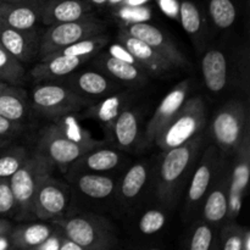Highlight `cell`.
Segmentation results:
<instances>
[{
    "label": "cell",
    "mask_w": 250,
    "mask_h": 250,
    "mask_svg": "<svg viewBox=\"0 0 250 250\" xmlns=\"http://www.w3.org/2000/svg\"><path fill=\"white\" fill-rule=\"evenodd\" d=\"M102 141L94 139L87 129L82 128L75 119L62 116L41 133L37 151L45 156L62 172L82 158L87 151L103 146Z\"/></svg>",
    "instance_id": "6da1fadb"
},
{
    "label": "cell",
    "mask_w": 250,
    "mask_h": 250,
    "mask_svg": "<svg viewBox=\"0 0 250 250\" xmlns=\"http://www.w3.org/2000/svg\"><path fill=\"white\" fill-rule=\"evenodd\" d=\"M205 143L204 133H199L182 146L164 151L156 170V197L166 208L175 207L186 180L194 168Z\"/></svg>",
    "instance_id": "7a4b0ae2"
},
{
    "label": "cell",
    "mask_w": 250,
    "mask_h": 250,
    "mask_svg": "<svg viewBox=\"0 0 250 250\" xmlns=\"http://www.w3.org/2000/svg\"><path fill=\"white\" fill-rule=\"evenodd\" d=\"M63 237L84 250H114L117 241L111 225L94 214H77L53 220Z\"/></svg>",
    "instance_id": "3957f363"
},
{
    "label": "cell",
    "mask_w": 250,
    "mask_h": 250,
    "mask_svg": "<svg viewBox=\"0 0 250 250\" xmlns=\"http://www.w3.org/2000/svg\"><path fill=\"white\" fill-rule=\"evenodd\" d=\"M211 131L214 144L224 158L236 155L249 131L247 106L238 100L226 103L215 112L211 120Z\"/></svg>",
    "instance_id": "277c9868"
},
{
    "label": "cell",
    "mask_w": 250,
    "mask_h": 250,
    "mask_svg": "<svg viewBox=\"0 0 250 250\" xmlns=\"http://www.w3.org/2000/svg\"><path fill=\"white\" fill-rule=\"evenodd\" d=\"M55 166L41 153L29 154L21 167L9 178L10 187L16 202L19 219L34 216L33 199L42 180L53 173Z\"/></svg>",
    "instance_id": "5b68a950"
},
{
    "label": "cell",
    "mask_w": 250,
    "mask_h": 250,
    "mask_svg": "<svg viewBox=\"0 0 250 250\" xmlns=\"http://www.w3.org/2000/svg\"><path fill=\"white\" fill-rule=\"evenodd\" d=\"M207 125V105L200 97H193L186 100L182 109L155 137L154 143L163 149L182 146L202 133Z\"/></svg>",
    "instance_id": "8992f818"
},
{
    "label": "cell",
    "mask_w": 250,
    "mask_h": 250,
    "mask_svg": "<svg viewBox=\"0 0 250 250\" xmlns=\"http://www.w3.org/2000/svg\"><path fill=\"white\" fill-rule=\"evenodd\" d=\"M92 104L93 100L81 97L67 85L56 81L39 82L31 93L32 107L49 119L67 116Z\"/></svg>",
    "instance_id": "52a82bcc"
},
{
    "label": "cell",
    "mask_w": 250,
    "mask_h": 250,
    "mask_svg": "<svg viewBox=\"0 0 250 250\" xmlns=\"http://www.w3.org/2000/svg\"><path fill=\"white\" fill-rule=\"evenodd\" d=\"M105 29L106 27L104 22L93 16L78 21L48 26V29L42 33L41 37L38 53L39 61L71 44L103 36Z\"/></svg>",
    "instance_id": "ba28073f"
},
{
    "label": "cell",
    "mask_w": 250,
    "mask_h": 250,
    "mask_svg": "<svg viewBox=\"0 0 250 250\" xmlns=\"http://www.w3.org/2000/svg\"><path fill=\"white\" fill-rule=\"evenodd\" d=\"M224 156L215 144H209L195 163L186 195V214L193 215L203 204L205 195L214 185L222 165Z\"/></svg>",
    "instance_id": "9c48e42d"
},
{
    "label": "cell",
    "mask_w": 250,
    "mask_h": 250,
    "mask_svg": "<svg viewBox=\"0 0 250 250\" xmlns=\"http://www.w3.org/2000/svg\"><path fill=\"white\" fill-rule=\"evenodd\" d=\"M67 187L48 176L43 178L36 190L33 199V215L42 221L55 220L63 216L68 205Z\"/></svg>",
    "instance_id": "30bf717a"
},
{
    "label": "cell",
    "mask_w": 250,
    "mask_h": 250,
    "mask_svg": "<svg viewBox=\"0 0 250 250\" xmlns=\"http://www.w3.org/2000/svg\"><path fill=\"white\" fill-rule=\"evenodd\" d=\"M234 163L229 167L231 180H229V216L227 222L236 219L242 209L244 193L249 183L250 176V136L249 131L244 136L241 146L233 156Z\"/></svg>",
    "instance_id": "8fae6325"
},
{
    "label": "cell",
    "mask_w": 250,
    "mask_h": 250,
    "mask_svg": "<svg viewBox=\"0 0 250 250\" xmlns=\"http://www.w3.org/2000/svg\"><path fill=\"white\" fill-rule=\"evenodd\" d=\"M229 180V167L224 164L214 185L203 200V220L214 227H219L227 221Z\"/></svg>",
    "instance_id": "7c38bea8"
},
{
    "label": "cell",
    "mask_w": 250,
    "mask_h": 250,
    "mask_svg": "<svg viewBox=\"0 0 250 250\" xmlns=\"http://www.w3.org/2000/svg\"><path fill=\"white\" fill-rule=\"evenodd\" d=\"M122 29L151 46L175 67L187 66L188 62L185 55L176 48L171 39L154 24L146 23V22H133L125 26Z\"/></svg>",
    "instance_id": "4fadbf2b"
},
{
    "label": "cell",
    "mask_w": 250,
    "mask_h": 250,
    "mask_svg": "<svg viewBox=\"0 0 250 250\" xmlns=\"http://www.w3.org/2000/svg\"><path fill=\"white\" fill-rule=\"evenodd\" d=\"M189 88V80L182 81L172 90H170L165 95V98L161 100L159 106L154 111L151 119L146 124V132H144L146 143H154L155 137L163 131L164 127L182 109L186 100L188 99Z\"/></svg>",
    "instance_id": "5bb4252c"
},
{
    "label": "cell",
    "mask_w": 250,
    "mask_h": 250,
    "mask_svg": "<svg viewBox=\"0 0 250 250\" xmlns=\"http://www.w3.org/2000/svg\"><path fill=\"white\" fill-rule=\"evenodd\" d=\"M60 83L67 85L81 97L90 100L105 98L120 89V85L116 81L110 78L105 73L93 70L81 71V72L75 71L70 76L63 78L62 82Z\"/></svg>",
    "instance_id": "9a60e30c"
},
{
    "label": "cell",
    "mask_w": 250,
    "mask_h": 250,
    "mask_svg": "<svg viewBox=\"0 0 250 250\" xmlns=\"http://www.w3.org/2000/svg\"><path fill=\"white\" fill-rule=\"evenodd\" d=\"M41 37L42 33L36 28L20 31L2 27L0 31V44L10 55L24 65L38 58Z\"/></svg>",
    "instance_id": "2e32d148"
},
{
    "label": "cell",
    "mask_w": 250,
    "mask_h": 250,
    "mask_svg": "<svg viewBox=\"0 0 250 250\" xmlns=\"http://www.w3.org/2000/svg\"><path fill=\"white\" fill-rule=\"evenodd\" d=\"M117 39H119V43L132 54L134 60L146 72H150L153 75H164L175 67L151 46L142 42L141 39L128 34L125 29L119 32Z\"/></svg>",
    "instance_id": "e0dca14e"
},
{
    "label": "cell",
    "mask_w": 250,
    "mask_h": 250,
    "mask_svg": "<svg viewBox=\"0 0 250 250\" xmlns=\"http://www.w3.org/2000/svg\"><path fill=\"white\" fill-rule=\"evenodd\" d=\"M92 4L87 0H49L42 4V22L46 26L90 17Z\"/></svg>",
    "instance_id": "ac0fdd59"
},
{
    "label": "cell",
    "mask_w": 250,
    "mask_h": 250,
    "mask_svg": "<svg viewBox=\"0 0 250 250\" xmlns=\"http://www.w3.org/2000/svg\"><path fill=\"white\" fill-rule=\"evenodd\" d=\"M202 73L205 87L212 94H220L227 88L229 80V65L221 49L210 48L202 59Z\"/></svg>",
    "instance_id": "d6986e66"
},
{
    "label": "cell",
    "mask_w": 250,
    "mask_h": 250,
    "mask_svg": "<svg viewBox=\"0 0 250 250\" xmlns=\"http://www.w3.org/2000/svg\"><path fill=\"white\" fill-rule=\"evenodd\" d=\"M122 163V155L117 149L107 148L105 144L90 149L67 170V173L95 172L109 173Z\"/></svg>",
    "instance_id": "ffe728a7"
},
{
    "label": "cell",
    "mask_w": 250,
    "mask_h": 250,
    "mask_svg": "<svg viewBox=\"0 0 250 250\" xmlns=\"http://www.w3.org/2000/svg\"><path fill=\"white\" fill-rule=\"evenodd\" d=\"M81 195L92 200H105L115 195L117 181L109 173L77 172L68 173Z\"/></svg>",
    "instance_id": "44dd1931"
},
{
    "label": "cell",
    "mask_w": 250,
    "mask_h": 250,
    "mask_svg": "<svg viewBox=\"0 0 250 250\" xmlns=\"http://www.w3.org/2000/svg\"><path fill=\"white\" fill-rule=\"evenodd\" d=\"M4 27L29 31L37 28L42 21V4L36 2L0 1Z\"/></svg>",
    "instance_id": "7402d4cb"
},
{
    "label": "cell",
    "mask_w": 250,
    "mask_h": 250,
    "mask_svg": "<svg viewBox=\"0 0 250 250\" xmlns=\"http://www.w3.org/2000/svg\"><path fill=\"white\" fill-rule=\"evenodd\" d=\"M149 164L146 161H138L132 164L125 172L124 177L117 182L116 193L120 204L129 208L138 200L148 183Z\"/></svg>",
    "instance_id": "603a6c76"
},
{
    "label": "cell",
    "mask_w": 250,
    "mask_h": 250,
    "mask_svg": "<svg viewBox=\"0 0 250 250\" xmlns=\"http://www.w3.org/2000/svg\"><path fill=\"white\" fill-rule=\"evenodd\" d=\"M89 60L84 56H76V58H63V56H50L32 67L31 77L36 82H50V81L63 80L81 66Z\"/></svg>",
    "instance_id": "cb8c5ba5"
},
{
    "label": "cell",
    "mask_w": 250,
    "mask_h": 250,
    "mask_svg": "<svg viewBox=\"0 0 250 250\" xmlns=\"http://www.w3.org/2000/svg\"><path fill=\"white\" fill-rule=\"evenodd\" d=\"M139 128H141V116L137 110L128 106L120 112L110 127L107 136L119 149L131 150L138 143L141 136Z\"/></svg>",
    "instance_id": "d4e9b609"
},
{
    "label": "cell",
    "mask_w": 250,
    "mask_h": 250,
    "mask_svg": "<svg viewBox=\"0 0 250 250\" xmlns=\"http://www.w3.org/2000/svg\"><path fill=\"white\" fill-rule=\"evenodd\" d=\"M97 66L103 73L109 76L117 83H131L142 84L146 81V71L137 63L127 62L121 59L114 58L109 53L98 55Z\"/></svg>",
    "instance_id": "484cf974"
},
{
    "label": "cell",
    "mask_w": 250,
    "mask_h": 250,
    "mask_svg": "<svg viewBox=\"0 0 250 250\" xmlns=\"http://www.w3.org/2000/svg\"><path fill=\"white\" fill-rule=\"evenodd\" d=\"M0 115L20 124L28 117V98L19 85L5 84L0 88Z\"/></svg>",
    "instance_id": "4316f807"
},
{
    "label": "cell",
    "mask_w": 250,
    "mask_h": 250,
    "mask_svg": "<svg viewBox=\"0 0 250 250\" xmlns=\"http://www.w3.org/2000/svg\"><path fill=\"white\" fill-rule=\"evenodd\" d=\"M55 229L46 224L36 222L26 224L11 229L9 233V241L12 247L20 250H31L48 239Z\"/></svg>",
    "instance_id": "83f0119b"
},
{
    "label": "cell",
    "mask_w": 250,
    "mask_h": 250,
    "mask_svg": "<svg viewBox=\"0 0 250 250\" xmlns=\"http://www.w3.org/2000/svg\"><path fill=\"white\" fill-rule=\"evenodd\" d=\"M126 107H128L126 94H110L100 104L94 105L90 112L93 117L99 120L103 126H105L107 133L120 112L124 111Z\"/></svg>",
    "instance_id": "f1b7e54d"
},
{
    "label": "cell",
    "mask_w": 250,
    "mask_h": 250,
    "mask_svg": "<svg viewBox=\"0 0 250 250\" xmlns=\"http://www.w3.org/2000/svg\"><path fill=\"white\" fill-rule=\"evenodd\" d=\"M216 227L204 220L193 225L190 233L186 241L183 250H214L217 241Z\"/></svg>",
    "instance_id": "f546056e"
},
{
    "label": "cell",
    "mask_w": 250,
    "mask_h": 250,
    "mask_svg": "<svg viewBox=\"0 0 250 250\" xmlns=\"http://www.w3.org/2000/svg\"><path fill=\"white\" fill-rule=\"evenodd\" d=\"M208 11L212 23L219 29H229L237 20V7L233 0H209Z\"/></svg>",
    "instance_id": "4dcf8cb0"
},
{
    "label": "cell",
    "mask_w": 250,
    "mask_h": 250,
    "mask_svg": "<svg viewBox=\"0 0 250 250\" xmlns=\"http://www.w3.org/2000/svg\"><path fill=\"white\" fill-rule=\"evenodd\" d=\"M29 153L24 146H5L0 148V178H10L28 158Z\"/></svg>",
    "instance_id": "1f68e13d"
},
{
    "label": "cell",
    "mask_w": 250,
    "mask_h": 250,
    "mask_svg": "<svg viewBox=\"0 0 250 250\" xmlns=\"http://www.w3.org/2000/svg\"><path fill=\"white\" fill-rule=\"evenodd\" d=\"M26 77L24 65L10 55L0 44V81L6 84L21 85Z\"/></svg>",
    "instance_id": "d6a6232c"
},
{
    "label": "cell",
    "mask_w": 250,
    "mask_h": 250,
    "mask_svg": "<svg viewBox=\"0 0 250 250\" xmlns=\"http://www.w3.org/2000/svg\"><path fill=\"white\" fill-rule=\"evenodd\" d=\"M180 21L183 29L190 36V38H198L202 36L203 31V19L199 9L194 2L189 0H185L178 7Z\"/></svg>",
    "instance_id": "836d02e7"
},
{
    "label": "cell",
    "mask_w": 250,
    "mask_h": 250,
    "mask_svg": "<svg viewBox=\"0 0 250 250\" xmlns=\"http://www.w3.org/2000/svg\"><path fill=\"white\" fill-rule=\"evenodd\" d=\"M247 229L229 221L222 226L221 231L217 234L219 239V250H243L244 232Z\"/></svg>",
    "instance_id": "e575fe53"
},
{
    "label": "cell",
    "mask_w": 250,
    "mask_h": 250,
    "mask_svg": "<svg viewBox=\"0 0 250 250\" xmlns=\"http://www.w3.org/2000/svg\"><path fill=\"white\" fill-rule=\"evenodd\" d=\"M166 214L159 209H149L144 212L138 221V229L141 233L146 236L158 233L165 227Z\"/></svg>",
    "instance_id": "d590c367"
},
{
    "label": "cell",
    "mask_w": 250,
    "mask_h": 250,
    "mask_svg": "<svg viewBox=\"0 0 250 250\" xmlns=\"http://www.w3.org/2000/svg\"><path fill=\"white\" fill-rule=\"evenodd\" d=\"M16 214V202L9 178H0V216Z\"/></svg>",
    "instance_id": "8d00e7d4"
},
{
    "label": "cell",
    "mask_w": 250,
    "mask_h": 250,
    "mask_svg": "<svg viewBox=\"0 0 250 250\" xmlns=\"http://www.w3.org/2000/svg\"><path fill=\"white\" fill-rule=\"evenodd\" d=\"M23 129V124L11 121L0 115V138L12 139Z\"/></svg>",
    "instance_id": "74e56055"
},
{
    "label": "cell",
    "mask_w": 250,
    "mask_h": 250,
    "mask_svg": "<svg viewBox=\"0 0 250 250\" xmlns=\"http://www.w3.org/2000/svg\"><path fill=\"white\" fill-rule=\"evenodd\" d=\"M107 53L110 54V55H112L114 58H117V59H121V60L124 61H127V62H131V63H137L138 65V62H137L136 60H134V58L132 56V54L129 53L128 50H127L125 46H122L121 44H114V45H111L109 48V50H107Z\"/></svg>",
    "instance_id": "f35d334b"
},
{
    "label": "cell",
    "mask_w": 250,
    "mask_h": 250,
    "mask_svg": "<svg viewBox=\"0 0 250 250\" xmlns=\"http://www.w3.org/2000/svg\"><path fill=\"white\" fill-rule=\"evenodd\" d=\"M61 239H62V233H56L54 232L48 239L43 242L42 244H39L38 247L36 248L31 249V250H59L60 249V244H61Z\"/></svg>",
    "instance_id": "ab89813d"
},
{
    "label": "cell",
    "mask_w": 250,
    "mask_h": 250,
    "mask_svg": "<svg viewBox=\"0 0 250 250\" xmlns=\"http://www.w3.org/2000/svg\"><path fill=\"white\" fill-rule=\"evenodd\" d=\"M59 250H84L83 248H81L80 246H77L76 243H73L72 241L67 239L66 237L62 236V239H61V244H60V249Z\"/></svg>",
    "instance_id": "60d3db41"
},
{
    "label": "cell",
    "mask_w": 250,
    "mask_h": 250,
    "mask_svg": "<svg viewBox=\"0 0 250 250\" xmlns=\"http://www.w3.org/2000/svg\"><path fill=\"white\" fill-rule=\"evenodd\" d=\"M11 229L12 227H11V225H10L9 221L0 219V237L9 236Z\"/></svg>",
    "instance_id": "b9f144b4"
},
{
    "label": "cell",
    "mask_w": 250,
    "mask_h": 250,
    "mask_svg": "<svg viewBox=\"0 0 250 250\" xmlns=\"http://www.w3.org/2000/svg\"><path fill=\"white\" fill-rule=\"evenodd\" d=\"M10 243L9 241V236H4L0 237V250H10Z\"/></svg>",
    "instance_id": "7bdbcfd3"
},
{
    "label": "cell",
    "mask_w": 250,
    "mask_h": 250,
    "mask_svg": "<svg viewBox=\"0 0 250 250\" xmlns=\"http://www.w3.org/2000/svg\"><path fill=\"white\" fill-rule=\"evenodd\" d=\"M125 1H127V0H106V4L115 6V5H120Z\"/></svg>",
    "instance_id": "ee69618b"
},
{
    "label": "cell",
    "mask_w": 250,
    "mask_h": 250,
    "mask_svg": "<svg viewBox=\"0 0 250 250\" xmlns=\"http://www.w3.org/2000/svg\"><path fill=\"white\" fill-rule=\"evenodd\" d=\"M11 143V139H7V138H0V148L1 146H7V144Z\"/></svg>",
    "instance_id": "f6af8a7d"
},
{
    "label": "cell",
    "mask_w": 250,
    "mask_h": 250,
    "mask_svg": "<svg viewBox=\"0 0 250 250\" xmlns=\"http://www.w3.org/2000/svg\"><path fill=\"white\" fill-rule=\"evenodd\" d=\"M89 2L92 5H105L106 4V0H89Z\"/></svg>",
    "instance_id": "bcb514c9"
},
{
    "label": "cell",
    "mask_w": 250,
    "mask_h": 250,
    "mask_svg": "<svg viewBox=\"0 0 250 250\" xmlns=\"http://www.w3.org/2000/svg\"><path fill=\"white\" fill-rule=\"evenodd\" d=\"M4 27V24H2V17H1V7H0V31H1V28Z\"/></svg>",
    "instance_id": "7dc6e473"
},
{
    "label": "cell",
    "mask_w": 250,
    "mask_h": 250,
    "mask_svg": "<svg viewBox=\"0 0 250 250\" xmlns=\"http://www.w3.org/2000/svg\"><path fill=\"white\" fill-rule=\"evenodd\" d=\"M0 1H7V2H20L22 0H0Z\"/></svg>",
    "instance_id": "c3c4849f"
},
{
    "label": "cell",
    "mask_w": 250,
    "mask_h": 250,
    "mask_svg": "<svg viewBox=\"0 0 250 250\" xmlns=\"http://www.w3.org/2000/svg\"><path fill=\"white\" fill-rule=\"evenodd\" d=\"M217 234H219V233H217ZM214 250H219V239H217V241H216V244H215Z\"/></svg>",
    "instance_id": "681fc988"
},
{
    "label": "cell",
    "mask_w": 250,
    "mask_h": 250,
    "mask_svg": "<svg viewBox=\"0 0 250 250\" xmlns=\"http://www.w3.org/2000/svg\"><path fill=\"white\" fill-rule=\"evenodd\" d=\"M5 84H6V83H4V82H1V81H0V88H2V87H4Z\"/></svg>",
    "instance_id": "f907efd6"
},
{
    "label": "cell",
    "mask_w": 250,
    "mask_h": 250,
    "mask_svg": "<svg viewBox=\"0 0 250 250\" xmlns=\"http://www.w3.org/2000/svg\"><path fill=\"white\" fill-rule=\"evenodd\" d=\"M146 250H160L159 248H149V249H146Z\"/></svg>",
    "instance_id": "816d5d0a"
}]
</instances>
